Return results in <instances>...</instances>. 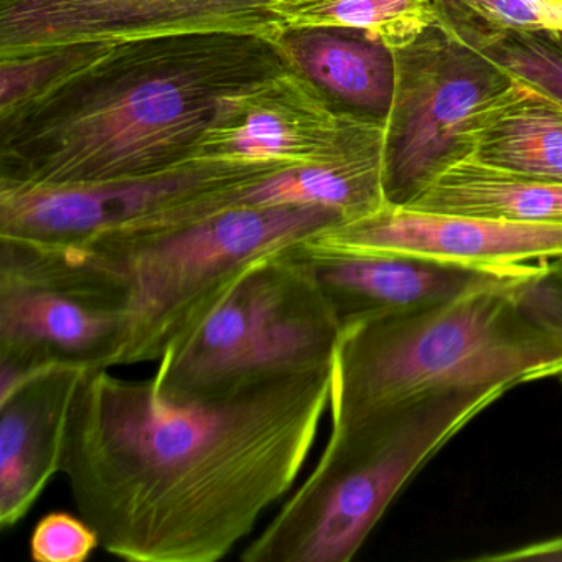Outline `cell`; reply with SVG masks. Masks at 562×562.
I'll return each instance as SVG.
<instances>
[{
  "label": "cell",
  "mask_w": 562,
  "mask_h": 562,
  "mask_svg": "<svg viewBox=\"0 0 562 562\" xmlns=\"http://www.w3.org/2000/svg\"><path fill=\"white\" fill-rule=\"evenodd\" d=\"M384 130L383 121L335 106L291 68L223 101L196 159L331 164L383 153Z\"/></svg>",
  "instance_id": "10"
},
{
  "label": "cell",
  "mask_w": 562,
  "mask_h": 562,
  "mask_svg": "<svg viewBox=\"0 0 562 562\" xmlns=\"http://www.w3.org/2000/svg\"><path fill=\"white\" fill-rule=\"evenodd\" d=\"M311 239L347 251L403 252L485 271H526L562 258V223L449 215L390 203Z\"/></svg>",
  "instance_id": "12"
},
{
  "label": "cell",
  "mask_w": 562,
  "mask_h": 562,
  "mask_svg": "<svg viewBox=\"0 0 562 562\" xmlns=\"http://www.w3.org/2000/svg\"><path fill=\"white\" fill-rule=\"evenodd\" d=\"M508 391H437L350 426L331 427L311 475L246 546L241 561H351L401 490Z\"/></svg>",
  "instance_id": "4"
},
{
  "label": "cell",
  "mask_w": 562,
  "mask_h": 562,
  "mask_svg": "<svg viewBox=\"0 0 562 562\" xmlns=\"http://www.w3.org/2000/svg\"><path fill=\"white\" fill-rule=\"evenodd\" d=\"M285 70L274 42L245 32L111 42L0 116V180L75 186L182 166L223 101Z\"/></svg>",
  "instance_id": "2"
},
{
  "label": "cell",
  "mask_w": 562,
  "mask_h": 562,
  "mask_svg": "<svg viewBox=\"0 0 562 562\" xmlns=\"http://www.w3.org/2000/svg\"><path fill=\"white\" fill-rule=\"evenodd\" d=\"M85 368L0 371V528H14L61 469V446Z\"/></svg>",
  "instance_id": "14"
},
{
  "label": "cell",
  "mask_w": 562,
  "mask_h": 562,
  "mask_svg": "<svg viewBox=\"0 0 562 562\" xmlns=\"http://www.w3.org/2000/svg\"><path fill=\"white\" fill-rule=\"evenodd\" d=\"M386 203L383 153H373L331 164L282 167L249 183L238 206H324L353 222Z\"/></svg>",
  "instance_id": "18"
},
{
  "label": "cell",
  "mask_w": 562,
  "mask_h": 562,
  "mask_svg": "<svg viewBox=\"0 0 562 562\" xmlns=\"http://www.w3.org/2000/svg\"><path fill=\"white\" fill-rule=\"evenodd\" d=\"M272 42L335 106L386 123L396 81L393 48L364 32L334 27H284Z\"/></svg>",
  "instance_id": "15"
},
{
  "label": "cell",
  "mask_w": 562,
  "mask_h": 562,
  "mask_svg": "<svg viewBox=\"0 0 562 562\" xmlns=\"http://www.w3.org/2000/svg\"><path fill=\"white\" fill-rule=\"evenodd\" d=\"M281 164L200 159L153 176L75 186L0 180V238L74 248L139 241L238 206Z\"/></svg>",
  "instance_id": "7"
},
{
  "label": "cell",
  "mask_w": 562,
  "mask_h": 562,
  "mask_svg": "<svg viewBox=\"0 0 562 562\" xmlns=\"http://www.w3.org/2000/svg\"><path fill=\"white\" fill-rule=\"evenodd\" d=\"M406 206L449 215L562 223V183L529 179L467 157Z\"/></svg>",
  "instance_id": "17"
},
{
  "label": "cell",
  "mask_w": 562,
  "mask_h": 562,
  "mask_svg": "<svg viewBox=\"0 0 562 562\" xmlns=\"http://www.w3.org/2000/svg\"><path fill=\"white\" fill-rule=\"evenodd\" d=\"M396 81L384 130L386 202L406 206L440 173L472 156L476 114L515 77L439 24L394 48Z\"/></svg>",
  "instance_id": "9"
},
{
  "label": "cell",
  "mask_w": 562,
  "mask_h": 562,
  "mask_svg": "<svg viewBox=\"0 0 562 562\" xmlns=\"http://www.w3.org/2000/svg\"><path fill=\"white\" fill-rule=\"evenodd\" d=\"M271 0H0V58L75 44L190 32H245L274 41Z\"/></svg>",
  "instance_id": "11"
},
{
  "label": "cell",
  "mask_w": 562,
  "mask_h": 562,
  "mask_svg": "<svg viewBox=\"0 0 562 562\" xmlns=\"http://www.w3.org/2000/svg\"><path fill=\"white\" fill-rule=\"evenodd\" d=\"M483 54L562 103V31L508 34L483 48Z\"/></svg>",
  "instance_id": "22"
},
{
  "label": "cell",
  "mask_w": 562,
  "mask_h": 562,
  "mask_svg": "<svg viewBox=\"0 0 562 562\" xmlns=\"http://www.w3.org/2000/svg\"><path fill=\"white\" fill-rule=\"evenodd\" d=\"M345 222L324 206H235L139 241L91 249L127 292L116 367L159 361L246 266Z\"/></svg>",
  "instance_id": "5"
},
{
  "label": "cell",
  "mask_w": 562,
  "mask_h": 562,
  "mask_svg": "<svg viewBox=\"0 0 562 562\" xmlns=\"http://www.w3.org/2000/svg\"><path fill=\"white\" fill-rule=\"evenodd\" d=\"M299 248L341 328L432 307L483 285L525 278L539 266L519 272L485 271L403 252L347 251L311 238Z\"/></svg>",
  "instance_id": "13"
},
{
  "label": "cell",
  "mask_w": 562,
  "mask_h": 562,
  "mask_svg": "<svg viewBox=\"0 0 562 562\" xmlns=\"http://www.w3.org/2000/svg\"><path fill=\"white\" fill-rule=\"evenodd\" d=\"M299 245L246 266L164 353L153 378L166 393H212L334 367L340 321Z\"/></svg>",
  "instance_id": "6"
},
{
  "label": "cell",
  "mask_w": 562,
  "mask_h": 562,
  "mask_svg": "<svg viewBox=\"0 0 562 562\" xmlns=\"http://www.w3.org/2000/svg\"><path fill=\"white\" fill-rule=\"evenodd\" d=\"M437 24L463 44L483 50L508 34L562 31L549 0H434Z\"/></svg>",
  "instance_id": "20"
},
{
  "label": "cell",
  "mask_w": 562,
  "mask_h": 562,
  "mask_svg": "<svg viewBox=\"0 0 562 562\" xmlns=\"http://www.w3.org/2000/svg\"><path fill=\"white\" fill-rule=\"evenodd\" d=\"M282 27H334L364 32L401 48L437 24L434 0H271Z\"/></svg>",
  "instance_id": "19"
},
{
  "label": "cell",
  "mask_w": 562,
  "mask_h": 562,
  "mask_svg": "<svg viewBox=\"0 0 562 562\" xmlns=\"http://www.w3.org/2000/svg\"><path fill=\"white\" fill-rule=\"evenodd\" d=\"M106 44L64 45L0 58V116L37 97L58 78L90 60Z\"/></svg>",
  "instance_id": "21"
},
{
  "label": "cell",
  "mask_w": 562,
  "mask_h": 562,
  "mask_svg": "<svg viewBox=\"0 0 562 562\" xmlns=\"http://www.w3.org/2000/svg\"><path fill=\"white\" fill-rule=\"evenodd\" d=\"M127 292L91 249L0 238V370L116 367Z\"/></svg>",
  "instance_id": "8"
},
{
  "label": "cell",
  "mask_w": 562,
  "mask_h": 562,
  "mask_svg": "<svg viewBox=\"0 0 562 562\" xmlns=\"http://www.w3.org/2000/svg\"><path fill=\"white\" fill-rule=\"evenodd\" d=\"M475 561L486 562H518V561H549L562 562V536L532 542L522 548L509 549L498 554L479 555Z\"/></svg>",
  "instance_id": "25"
},
{
  "label": "cell",
  "mask_w": 562,
  "mask_h": 562,
  "mask_svg": "<svg viewBox=\"0 0 562 562\" xmlns=\"http://www.w3.org/2000/svg\"><path fill=\"white\" fill-rule=\"evenodd\" d=\"M549 2H552V4H554V8L558 9L559 14H561L562 18V0H549Z\"/></svg>",
  "instance_id": "26"
},
{
  "label": "cell",
  "mask_w": 562,
  "mask_h": 562,
  "mask_svg": "<svg viewBox=\"0 0 562 562\" xmlns=\"http://www.w3.org/2000/svg\"><path fill=\"white\" fill-rule=\"evenodd\" d=\"M525 278L341 328L331 367V427L437 391L512 390L558 378L562 330L521 301Z\"/></svg>",
  "instance_id": "3"
},
{
  "label": "cell",
  "mask_w": 562,
  "mask_h": 562,
  "mask_svg": "<svg viewBox=\"0 0 562 562\" xmlns=\"http://www.w3.org/2000/svg\"><path fill=\"white\" fill-rule=\"evenodd\" d=\"M330 393L331 368L190 396L90 370L60 473L110 554L216 562L292 488Z\"/></svg>",
  "instance_id": "1"
},
{
  "label": "cell",
  "mask_w": 562,
  "mask_h": 562,
  "mask_svg": "<svg viewBox=\"0 0 562 562\" xmlns=\"http://www.w3.org/2000/svg\"><path fill=\"white\" fill-rule=\"evenodd\" d=\"M470 144V157L488 166L562 183V103L515 78L476 114Z\"/></svg>",
  "instance_id": "16"
},
{
  "label": "cell",
  "mask_w": 562,
  "mask_h": 562,
  "mask_svg": "<svg viewBox=\"0 0 562 562\" xmlns=\"http://www.w3.org/2000/svg\"><path fill=\"white\" fill-rule=\"evenodd\" d=\"M101 548L97 529L81 516L57 512L44 516L31 538L35 562H85Z\"/></svg>",
  "instance_id": "23"
},
{
  "label": "cell",
  "mask_w": 562,
  "mask_h": 562,
  "mask_svg": "<svg viewBox=\"0 0 562 562\" xmlns=\"http://www.w3.org/2000/svg\"><path fill=\"white\" fill-rule=\"evenodd\" d=\"M518 292L536 315L562 330V258L539 265L519 282ZM558 378L562 383V373Z\"/></svg>",
  "instance_id": "24"
}]
</instances>
